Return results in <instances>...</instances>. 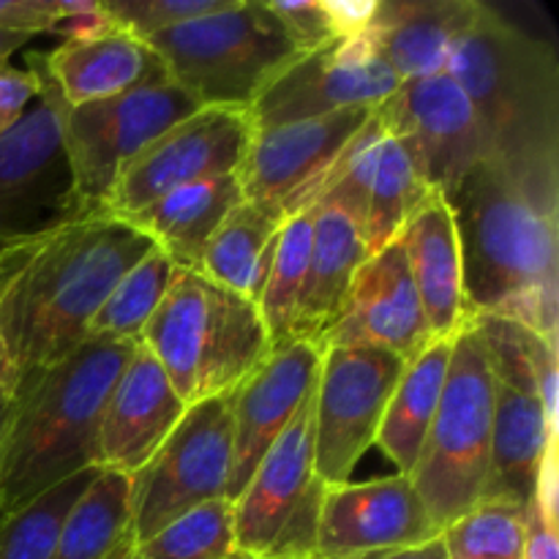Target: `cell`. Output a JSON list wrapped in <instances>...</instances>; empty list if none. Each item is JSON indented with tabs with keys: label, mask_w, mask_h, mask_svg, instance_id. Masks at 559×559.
<instances>
[{
	"label": "cell",
	"mask_w": 559,
	"mask_h": 559,
	"mask_svg": "<svg viewBox=\"0 0 559 559\" xmlns=\"http://www.w3.org/2000/svg\"><path fill=\"white\" fill-rule=\"evenodd\" d=\"M44 69L66 107L120 96L140 85L169 80L147 41L120 25L91 38H71L41 52Z\"/></svg>",
	"instance_id": "23"
},
{
	"label": "cell",
	"mask_w": 559,
	"mask_h": 559,
	"mask_svg": "<svg viewBox=\"0 0 559 559\" xmlns=\"http://www.w3.org/2000/svg\"><path fill=\"white\" fill-rule=\"evenodd\" d=\"M27 66L38 74L41 91L27 112L0 134V243H5V222L63 156L66 102L44 69L41 52L27 55Z\"/></svg>",
	"instance_id": "26"
},
{
	"label": "cell",
	"mask_w": 559,
	"mask_h": 559,
	"mask_svg": "<svg viewBox=\"0 0 559 559\" xmlns=\"http://www.w3.org/2000/svg\"><path fill=\"white\" fill-rule=\"evenodd\" d=\"M431 194L413 153L380 115L371 112L344 151L322 202L347 211L364 229L369 254H377L399 238L407 218Z\"/></svg>",
	"instance_id": "16"
},
{
	"label": "cell",
	"mask_w": 559,
	"mask_h": 559,
	"mask_svg": "<svg viewBox=\"0 0 559 559\" xmlns=\"http://www.w3.org/2000/svg\"><path fill=\"white\" fill-rule=\"evenodd\" d=\"M407 364L377 347H322L314 385V473L325 486L347 484L377 440L382 415Z\"/></svg>",
	"instance_id": "11"
},
{
	"label": "cell",
	"mask_w": 559,
	"mask_h": 559,
	"mask_svg": "<svg viewBox=\"0 0 559 559\" xmlns=\"http://www.w3.org/2000/svg\"><path fill=\"white\" fill-rule=\"evenodd\" d=\"M235 511L229 500H213L183 516L151 538L131 544L120 559H238Z\"/></svg>",
	"instance_id": "31"
},
{
	"label": "cell",
	"mask_w": 559,
	"mask_h": 559,
	"mask_svg": "<svg viewBox=\"0 0 559 559\" xmlns=\"http://www.w3.org/2000/svg\"><path fill=\"white\" fill-rule=\"evenodd\" d=\"M136 342L85 338L16 385L0 453V524L71 475L96 467L102 409Z\"/></svg>",
	"instance_id": "4"
},
{
	"label": "cell",
	"mask_w": 559,
	"mask_h": 559,
	"mask_svg": "<svg viewBox=\"0 0 559 559\" xmlns=\"http://www.w3.org/2000/svg\"><path fill=\"white\" fill-rule=\"evenodd\" d=\"M98 469L71 475L0 524V559H52L60 530Z\"/></svg>",
	"instance_id": "33"
},
{
	"label": "cell",
	"mask_w": 559,
	"mask_h": 559,
	"mask_svg": "<svg viewBox=\"0 0 559 559\" xmlns=\"http://www.w3.org/2000/svg\"><path fill=\"white\" fill-rule=\"evenodd\" d=\"M399 85L369 36L336 38L295 58L257 98L251 120L260 131L342 109H377Z\"/></svg>",
	"instance_id": "14"
},
{
	"label": "cell",
	"mask_w": 559,
	"mask_h": 559,
	"mask_svg": "<svg viewBox=\"0 0 559 559\" xmlns=\"http://www.w3.org/2000/svg\"><path fill=\"white\" fill-rule=\"evenodd\" d=\"M314 393L233 502L238 551L251 559H317L325 484L314 473Z\"/></svg>",
	"instance_id": "9"
},
{
	"label": "cell",
	"mask_w": 559,
	"mask_h": 559,
	"mask_svg": "<svg viewBox=\"0 0 559 559\" xmlns=\"http://www.w3.org/2000/svg\"><path fill=\"white\" fill-rule=\"evenodd\" d=\"M448 559H524L527 511L506 502H478L440 533Z\"/></svg>",
	"instance_id": "34"
},
{
	"label": "cell",
	"mask_w": 559,
	"mask_h": 559,
	"mask_svg": "<svg viewBox=\"0 0 559 559\" xmlns=\"http://www.w3.org/2000/svg\"><path fill=\"white\" fill-rule=\"evenodd\" d=\"M169 82L200 107L251 109L265 87L306 52L265 0H233L224 11L145 38Z\"/></svg>",
	"instance_id": "6"
},
{
	"label": "cell",
	"mask_w": 559,
	"mask_h": 559,
	"mask_svg": "<svg viewBox=\"0 0 559 559\" xmlns=\"http://www.w3.org/2000/svg\"><path fill=\"white\" fill-rule=\"evenodd\" d=\"M136 342L186 407L235 393L273 349L260 306L180 267Z\"/></svg>",
	"instance_id": "5"
},
{
	"label": "cell",
	"mask_w": 559,
	"mask_h": 559,
	"mask_svg": "<svg viewBox=\"0 0 559 559\" xmlns=\"http://www.w3.org/2000/svg\"><path fill=\"white\" fill-rule=\"evenodd\" d=\"M480 9V0H377L366 36L399 82L424 80L445 71Z\"/></svg>",
	"instance_id": "21"
},
{
	"label": "cell",
	"mask_w": 559,
	"mask_h": 559,
	"mask_svg": "<svg viewBox=\"0 0 559 559\" xmlns=\"http://www.w3.org/2000/svg\"><path fill=\"white\" fill-rule=\"evenodd\" d=\"M396 243L407 257L431 336L453 338L469 325V314L464 304L462 243L445 197L431 191L407 218Z\"/></svg>",
	"instance_id": "22"
},
{
	"label": "cell",
	"mask_w": 559,
	"mask_h": 559,
	"mask_svg": "<svg viewBox=\"0 0 559 559\" xmlns=\"http://www.w3.org/2000/svg\"><path fill=\"white\" fill-rule=\"evenodd\" d=\"M233 0H102L104 11L136 38H151L153 33L169 31L183 22L224 11Z\"/></svg>",
	"instance_id": "35"
},
{
	"label": "cell",
	"mask_w": 559,
	"mask_h": 559,
	"mask_svg": "<svg viewBox=\"0 0 559 559\" xmlns=\"http://www.w3.org/2000/svg\"><path fill=\"white\" fill-rule=\"evenodd\" d=\"M440 538L407 475L325 486L317 559H353Z\"/></svg>",
	"instance_id": "17"
},
{
	"label": "cell",
	"mask_w": 559,
	"mask_h": 559,
	"mask_svg": "<svg viewBox=\"0 0 559 559\" xmlns=\"http://www.w3.org/2000/svg\"><path fill=\"white\" fill-rule=\"evenodd\" d=\"M31 240L33 233L20 235V238L9 240V243H0V298H3L9 278L14 276V271L22 265V260H25L27 249H31Z\"/></svg>",
	"instance_id": "41"
},
{
	"label": "cell",
	"mask_w": 559,
	"mask_h": 559,
	"mask_svg": "<svg viewBox=\"0 0 559 559\" xmlns=\"http://www.w3.org/2000/svg\"><path fill=\"white\" fill-rule=\"evenodd\" d=\"M265 3L306 52L342 38L328 11V0H265Z\"/></svg>",
	"instance_id": "36"
},
{
	"label": "cell",
	"mask_w": 559,
	"mask_h": 559,
	"mask_svg": "<svg viewBox=\"0 0 559 559\" xmlns=\"http://www.w3.org/2000/svg\"><path fill=\"white\" fill-rule=\"evenodd\" d=\"M63 0H0V27L22 33H49Z\"/></svg>",
	"instance_id": "39"
},
{
	"label": "cell",
	"mask_w": 559,
	"mask_h": 559,
	"mask_svg": "<svg viewBox=\"0 0 559 559\" xmlns=\"http://www.w3.org/2000/svg\"><path fill=\"white\" fill-rule=\"evenodd\" d=\"M178 267L164 251L153 249L120 278L93 314L87 325V338H109V342H136L142 328L151 322L162 306Z\"/></svg>",
	"instance_id": "30"
},
{
	"label": "cell",
	"mask_w": 559,
	"mask_h": 559,
	"mask_svg": "<svg viewBox=\"0 0 559 559\" xmlns=\"http://www.w3.org/2000/svg\"><path fill=\"white\" fill-rule=\"evenodd\" d=\"M31 33H22V31H3L0 27V63H9L11 55L16 52V49L25 47L27 41H31Z\"/></svg>",
	"instance_id": "43"
},
{
	"label": "cell",
	"mask_w": 559,
	"mask_h": 559,
	"mask_svg": "<svg viewBox=\"0 0 559 559\" xmlns=\"http://www.w3.org/2000/svg\"><path fill=\"white\" fill-rule=\"evenodd\" d=\"M251 109L200 107L151 142L120 173L102 213L131 218L180 186L235 175L254 136Z\"/></svg>",
	"instance_id": "13"
},
{
	"label": "cell",
	"mask_w": 559,
	"mask_h": 559,
	"mask_svg": "<svg viewBox=\"0 0 559 559\" xmlns=\"http://www.w3.org/2000/svg\"><path fill=\"white\" fill-rule=\"evenodd\" d=\"M233 469V393L186 407L151 462L131 475V544L173 519L227 500Z\"/></svg>",
	"instance_id": "10"
},
{
	"label": "cell",
	"mask_w": 559,
	"mask_h": 559,
	"mask_svg": "<svg viewBox=\"0 0 559 559\" xmlns=\"http://www.w3.org/2000/svg\"><path fill=\"white\" fill-rule=\"evenodd\" d=\"M360 224L331 202H317L306 282L295 309L293 338L320 344L347 306L355 276L369 260Z\"/></svg>",
	"instance_id": "24"
},
{
	"label": "cell",
	"mask_w": 559,
	"mask_h": 559,
	"mask_svg": "<svg viewBox=\"0 0 559 559\" xmlns=\"http://www.w3.org/2000/svg\"><path fill=\"white\" fill-rule=\"evenodd\" d=\"M314 213L317 205H311L284 222L265 289H262V298L257 304L273 347L293 342L295 309H298L300 289H304L306 282V267H309Z\"/></svg>",
	"instance_id": "32"
},
{
	"label": "cell",
	"mask_w": 559,
	"mask_h": 559,
	"mask_svg": "<svg viewBox=\"0 0 559 559\" xmlns=\"http://www.w3.org/2000/svg\"><path fill=\"white\" fill-rule=\"evenodd\" d=\"M322 349L293 338L271 349L265 360L233 393V469L227 500H238L273 442L309 402L320 377Z\"/></svg>",
	"instance_id": "18"
},
{
	"label": "cell",
	"mask_w": 559,
	"mask_h": 559,
	"mask_svg": "<svg viewBox=\"0 0 559 559\" xmlns=\"http://www.w3.org/2000/svg\"><path fill=\"white\" fill-rule=\"evenodd\" d=\"M524 559H559L557 522H551L535 502L527 508V555Z\"/></svg>",
	"instance_id": "40"
},
{
	"label": "cell",
	"mask_w": 559,
	"mask_h": 559,
	"mask_svg": "<svg viewBox=\"0 0 559 559\" xmlns=\"http://www.w3.org/2000/svg\"><path fill=\"white\" fill-rule=\"evenodd\" d=\"M41 82L33 69H14L0 63V134L9 131L36 102Z\"/></svg>",
	"instance_id": "37"
},
{
	"label": "cell",
	"mask_w": 559,
	"mask_h": 559,
	"mask_svg": "<svg viewBox=\"0 0 559 559\" xmlns=\"http://www.w3.org/2000/svg\"><path fill=\"white\" fill-rule=\"evenodd\" d=\"M14 399H16L14 388H0V453H3L5 429H9L11 413H14Z\"/></svg>",
	"instance_id": "45"
},
{
	"label": "cell",
	"mask_w": 559,
	"mask_h": 559,
	"mask_svg": "<svg viewBox=\"0 0 559 559\" xmlns=\"http://www.w3.org/2000/svg\"><path fill=\"white\" fill-rule=\"evenodd\" d=\"M131 544V475L98 469L60 530L52 559H112Z\"/></svg>",
	"instance_id": "29"
},
{
	"label": "cell",
	"mask_w": 559,
	"mask_h": 559,
	"mask_svg": "<svg viewBox=\"0 0 559 559\" xmlns=\"http://www.w3.org/2000/svg\"><path fill=\"white\" fill-rule=\"evenodd\" d=\"M374 109H342L320 118L260 129L238 169L246 202L265 207L287 222L317 205L349 142Z\"/></svg>",
	"instance_id": "12"
},
{
	"label": "cell",
	"mask_w": 559,
	"mask_h": 559,
	"mask_svg": "<svg viewBox=\"0 0 559 559\" xmlns=\"http://www.w3.org/2000/svg\"><path fill=\"white\" fill-rule=\"evenodd\" d=\"M374 112L407 145L429 189L445 200L486 158L478 115L448 71L402 82Z\"/></svg>",
	"instance_id": "15"
},
{
	"label": "cell",
	"mask_w": 559,
	"mask_h": 559,
	"mask_svg": "<svg viewBox=\"0 0 559 559\" xmlns=\"http://www.w3.org/2000/svg\"><path fill=\"white\" fill-rule=\"evenodd\" d=\"M435 342L407 257L393 240L355 276L347 306L317 347H377L413 364Z\"/></svg>",
	"instance_id": "19"
},
{
	"label": "cell",
	"mask_w": 559,
	"mask_h": 559,
	"mask_svg": "<svg viewBox=\"0 0 559 559\" xmlns=\"http://www.w3.org/2000/svg\"><path fill=\"white\" fill-rule=\"evenodd\" d=\"M0 388H14L16 391V369L3 333H0Z\"/></svg>",
	"instance_id": "44"
},
{
	"label": "cell",
	"mask_w": 559,
	"mask_h": 559,
	"mask_svg": "<svg viewBox=\"0 0 559 559\" xmlns=\"http://www.w3.org/2000/svg\"><path fill=\"white\" fill-rule=\"evenodd\" d=\"M495 377L484 342L469 322L453 336L451 366L413 480L435 527H451L473 511L489 478Z\"/></svg>",
	"instance_id": "7"
},
{
	"label": "cell",
	"mask_w": 559,
	"mask_h": 559,
	"mask_svg": "<svg viewBox=\"0 0 559 559\" xmlns=\"http://www.w3.org/2000/svg\"><path fill=\"white\" fill-rule=\"evenodd\" d=\"M153 249L134 224L107 213L36 229L0 298V333L16 385L80 347L115 284Z\"/></svg>",
	"instance_id": "1"
},
{
	"label": "cell",
	"mask_w": 559,
	"mask_h": 559,
	"mask_svg": "<svg viewBox=\"0 0 559 559\" xmlns=\"http://www.w3.org/2000/svg\"><path fill=\"white\" fill-rule=\"evenodd\" d=\"M178 396L153 355L136 342L134 355L120 371L102 409L96 435V469L134 475L151 462L162 442L183 418Z\"/></svg>",
	"instance_id": "20"
},
{
	"label": "cell",
	"mask_w": 559,
	"mask_h": 559,
	"mask_svg": "<svg viewBox=\"0 0 559 559\" xmlns=\"http://www.w3.org/2000/svg\"><path fill=\"white\" fill-rule=\"evenodd\" d=\"M478 115L486 162L546 216H559V63L484 3L445 66Z\"/></svg>",
	"instance_id": "2"
},
{
	"label": "cell",
	"mask_w": 559,
	"mask_h": 559,
	"mask_svg": "<svg viewBox=\"0 0 559 559\" xmlns=\"http://www.w3.org/2000/svg\"><path fill=\"white\" fill-rule=\"evenodd\" d=\"M129 546H131V544H129ZM129 546H123V549H120V551H118V555H115L112 559H120V557H123V555H126V551H129Z\"/></svg>",
	"instance_id": "46"
},
{
	"label": "cell",
	"mask_w": 559,
	"mask_h": 559,
	"mask_svg": "<svg viewBox=\"0 0 559 559\" xmlns=\"http://www.w3.org/2000/svg\"><path fill=\"white\" fill-rule=\"evenodd\" d=\"M243 202L238 173L216 175L169 191L126 222L153 240L180 271L200 273L207 243L224 218Z\"/></svg>",
	"instance_id": "25"
},
{
	"label": "cell",
	"mask_w": 559,
	"mask_h": 559,
	"mask_svg": "<svg viewBox=\"0 0 559 559\" xmlns=\"http://www.w3.org/2000/svg\"><path fill=\"white\" fill-rule=\"evenodd\" d=\"M462 243L464 304L557 344L559 216L524 200L500 167L480 162L448 197Z\"/></svg>",
	"instance_id": "3"
},
{
	"label": "cell",
	"mask_w": 559,
	"mask_h": 559,
	"mask_svg": "<svg viewBox=\"0 0 559 559\" xmlns=\"http://www.w3.org/2000/svg\"><path fill=\"white\" fill-rule=\"evenodd\" d=\"M238 559H251V557H238Z\"/></svg>",
	"instance_id": "47"
},
{
	"label": "cell",
	"mask_w": 559,
	"mask_h": 559,
	"mask_svg": "<svg viewBox=\"0 0 559 559\" xmlns=\"http://www.w3.org/2000/svg\"><path fill=\"white\" fill-rule=\"evenodd\" d=\"M112 27L115 20L104 11L102 3H93V0H63L60 14L49 25V33H60L63 41H71V38L98 36V33L112 31Z\"/></svg>",
	"instance_id": "38"
},
{
	"label": "cell",
	"mask_w": 559,
	"mask_h": 559,
	"mask_svg": "<svg viewBox=\"0 0 559 559\" xmlns=\"http://www.w3.org/2000/svg\"><path fill=\"white\" fill-rule=\"evenodd\" d=\"M200 104L175 82H151L120 96L63 109V158L69 189L60 218L102 213L120 173L156 136L194 115Z\"/></svg>",
	"instance_id": "8"
},
{
	"label": "cell",
	"mask_w": 559,
	"mask_h": 559,
	"mask_svg": "<svg viewBox=\"0 0 559 559\" xmlns=\"http://www.w3.org/2000/svg\"><path fill=\"white\" fill-rule=\"evenodd\" d=\"M451 353L453 338H435L413 364H407L393 388L374 445L391 459L399 475L409 478L418 464L431 420L440 407Z\"/></svg>",
	"instance_id": "27"
},
{
	"label": "cell",
	"mask_w": 559,
	"mask_h": 559,
	"mask_svg": "<svg viewBox=\"0 0 559 559\" xmlns=\"http://www.w3.org/2000/svg\"><path fill=\"white\" fill-rule=\"evenodd\" d=\"M353 559H448L445 546L440 538L429 540L420 546H407V549H391V551H374V555L353 557Z\"/></svg>",
	"instance_id": "42"
},
{
	"label": "cell",
	"mask_w": 559,
	"mask_h": 559,
	"mask_svg": "<svg viewBox=\"0 0 559 559\" xmlns=\"http://www.w3.org/2000/svg\"><path fill=\"white\" fill-rule=\"evenodd\" d=\"M284 222L254 202H240L207 243L200 273L207 282L260 304Z\"/></svg>",
	"instance_id": "28"
}]
</instances>
